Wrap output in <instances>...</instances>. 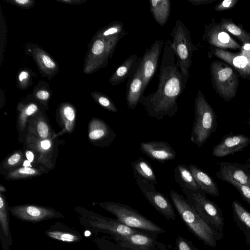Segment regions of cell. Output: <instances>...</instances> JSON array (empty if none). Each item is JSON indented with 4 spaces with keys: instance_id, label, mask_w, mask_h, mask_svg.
<instances>
[{
    "instance_id": "obj_1",
    "label": "cell",
    "mask_w": 250,
    "mask_h": 250,
    "mask_svg": "<svg viewBox=\"0 0 250 250\" xmlns=\"http://www.w3.org/2000/svg\"><path fill=\"white\" fill-rule=\"evenodd\" d=\"M171 42L167 40L164 46L157 90L143 96L140 103L149 116L158 120L165 117L171 118L176 114L177 99L186 88L187 83L177 64Z\"/></svg>"
},
{
    "instance_id": "obj_2",
    "label": "cell",
    "mask_w": 250,
    "mask_h": 250,
    "mask_svg": "<svg viewBox=\"0 0 250 250\" xmlns=\"http://www.w3.org/2000/svg\"><path fill=\"white\" fill-rule=\"evenodd\" d=\"M169 195L181 220L188 230L208 247L215 248L223 238V232L209 225L183 196L171 190Z\"/></svg>"
},
{
    "instance_id": "obj_3",
    "label": "cell",
    "mask_w": 250,
    "mask_h": 250,
    "mask_svg": "<svg viewBox=\"0 0 250 250\" xmlns=\"http://www.w3.org/2000/svg\"><path fill=\"white\" fill-rule=\"evenodd\" d=\"M217 125L215 112L207 101L204 94L198 90L194 102V121L190 140L198 147H201Z\"/></svg>"
},
{
    "instance_id": "obj_4",
    "label": "cell",
    "mask_w": 250,
    "mask_h": 250,
    "mask_svg": "<svg viewBox=\"0 0 250 250\" xmlns=\"http://www.w3.org/2000/svg\"><path fill=\"white\" fill-rule=\"evenodd\" d=\"M99 205L113 214L119 222L130 228L155 235L166 231L161 227L127 205L115 202H105L100 203Z\"/></svg>"
},
{
    "instance_id": "obj_5",
    "label": "cell",
    "mask_w": 250,
    "mask_h": 250,
    "mask_svg": "<svg viewBox=\"0 0 250 250\" xmlns=\"http://www.w3.org/2000/svg\"><path fill=\"white\" fill-rule=\"evenodd\" d=\"M170 35L172 38L170 46L177 57V64L188 82L192 53L196 47L192 42L190 31L180 19L176 21Z\"/></svg>"
},
{
    "instance_id": "obj_6",
    "label": "cell",
    "mask_w": 250,
    "mask_h": 250,
    "mask_svg": "<svg viewBox=\"0 0 250 250\" xmlns=\"http://www.w3.org/2000/svg\"><path fill=\"white\" fill-rule=\"evenodd\" d=\"M77 212L81 215L79 218L80 223L95 233L102 232L112 237H117L141 231L122 224L116 218H110L91 212Z\"/></svg>"
},
{
    "instance_id": "obj_7",
    "label": "cell",
    "mask_w": 250,
    "mask_h": 250,
    "mask_svg": "<svg viewBox=\"0 0 250 250\" xmlns=\"http://www.w3.org/2000/svg\"><path fill=\"white\" fill-rule=\"evenodd\" d=\"M210 72L213 87L220 97L229 102L237 93L239 80L233 68L219 61L212 62Z\"/></svg>"
},
{
    "instance_id": "obj_8",
    "label": "cell",
    "mask_w": 250,
    "mask_h": 250,
    "mask_svg": "<svg viewBox=\"0 0 250 250\" xmlns=\"http://www.w3.org/2000/svg\"><path fill=\"white\" fill-rule=\"evenodd\" d=\"M187 200L199 215L212 228L223 232L224 218L222 211L213 201L208 199L203 192L192 191Z\"/></svg>"
},
{
    "instance_id": "obj_9",
    "label": "cell",
    "mask_w": 250,
    "mask_h": 250,
    "mask_svg": "<svg viewBox=\"0 0 250 250\" xmlns=\"http://www.w3.org/2000/svg\"><path fill=\"white\" fill-rule=\"evenodd\" d=\"M137 184L149 204L167 220H175L176 214L174 207L163 194L157 191L154 185L137 177Z\"/></svg>"
},
{
    "instance_id": "obj_10",
    "label": "cell",
    "mask_w": 250,
    "mask_h": 250,
    "mask_svg": "<svg viewBox=\"0 0 250 250\" xmlns=\"http://www.w3.org/2000/svg\"><path fill=\"white\" fill-rule=\"evenodd\" d=\"M9 211L12 216L19 220L32 223L64 218L61 213L52 208L32 205L11 207Z\"/></svg>"
},
{
    "instance_id": "obj_11",
    "label": "cell",
    "mask_w": 250,
    "mask_h": 250,
    "mask_svg": "<svg viewBox=\"0 0 250 250\" xmlns=\"http://www.w3.org/2000/svg\"><path fill=\"white\" fill-rule=\"evenodd\" d=\"M155 235L141 231L128 236L111 238L128 250H167L166 245L158 241Z\"/></svg>"
},
{
    "instance_id": "obj_12",
    "label": "cell",
    "mask_w": 250,
    "mask_h": 250,
    "mask_svg": "<svg viewBox=\"0 0 250 250\" xmlns=\"http://www.w3.org/2000/svg\"><path fill=\"white\" fill-rule=\"evenodd\" d=\"M250 144V138L242 134L232 132L225 135L220 143L214 146L212 154L217 158H223L242 151Z\"/></svg>"
},
{
    "instance_id": "obj_13",
    "label": "cell",
    "mask_w": 250,
    "mask_h": 250,
    "mask_svg": "<svg viewBox=\"0 0 250 250\" xmlns=\"http://www.w3.org/2000/svg\"><path fill=\"white\" fill-rule=\"evenodd\" d=\"M203 40L217 48L241 49V45L220 26L219 23L205 25Z\"/></svg>"
},
{
    "instance_id": "obj_14",
    "label": "cell",
    "mask_w": 250,
    "mask_h": 250,
    "mask_svg": "<svg viewBox=\"0 0 250 250\" xmlns=\"http://www.w3.org/2000/svg\"><path fill=\"white\" fill-rule=\"evenodd\" d=\"M216 176L220 180L230 178L238 183L250 188V157L245 164L222 162Z\"/></svg>"
},
{
    "instance_id": "obj_15",
    "label": "cell",
    "mask_w": 250,
    "mask_h": 250,
    "mask_svg": "<svg viewBox=\"0 0 250 250\" xmlns=\"http://www.w3.org/2000/svg\"><path fill=\"white\" fill-rule=\"evenodd\" d=\"M164 45L162 39L156 40L146 50L141 58L140 65L143 77L144 91L156 72L159 57Z\"/></svg>"
},
{
    "instance_id": "obj_16",
    "label": "cell",
    "mask_w": 250,
    "mask_h": 250,
    "mask_svg": "<svg viewBox=\"0 0 250 250\" xmlns=\"http://www.w3.org/2000/svg\"><path fill=\"white\" fill-rule=\"evenodd\" d=\"M140 149L151 159L163 164L175 159L176 156L173 147L164 141L142 142Z\"/></svg>"
},
{
    "instance_id": "obj_17",
    "label": "cell",
    "mask_w": 250,
    "mask_h": 250,
    "mask_svg": "<svg viewBox=\"0 0 250 250\" xmlns=\"http://www.w3.org/2000/svg\"><path fill=\"white\" fill-rule=\"evenodd\" d=\"M210 52L232 66L243 79H250V66L247 59L241 54L233 53L224 49L212 48Z\"/></svg>"
},
{
    "instance_id": "obj_18",
    "label": "cell",
    "mask_w": 250,
    "mask_h": 250,
    "mask_svg": "<svg viewBox=\"0 0 250 250\" xmlns=\"http://www.w3.org/2000/svg\"><path fill=\"white\" fill-rule=\"evenodd\" d=\"M140 63L135 73L129 79L127 85L126 101L127 105L130 109H134L140 103L145 91L143 77Z\"/></svg>"
},
{
    "instance_id": "obj_19",
    "label": "cell",
    "mask_w": 250,
    "mask_h": 250,
    "mask_svg": "<svg viewBox=\"0 0 250 250\" xmlns=\"http://www.w3.org/2000/svg\"><path fill=\"white\" fill-rule=\"evenodd\" d=\"M44 234L50 239L67 243L80 242L83 239L82 235L78 231L59 222L50 225Z\"/></svg>"
},
{
    "instance_id": "obj_20",
    "label": "cell",
    "mask_w": 250,
    "mask_h": 250,
    "mask_svg": "<svg viewBox=\"0 0 250 250\" xmlns=\"http://www.w3.org/2000/svg\"><path fill=\"white\" fill-rule=\"evenodd\" d=\"M141 60L136 54L127 58L116 69L110 79L113 85L123 83L126 78H130L135 73Z\"/></svg>"
},
{
    "instance_id": "obj_21",
    "label": "cell",
    "mask_w": 250,
    "mask_h": 250,
    "mask_svg": "<svg viewBox=\"0 0 250 250\" xmlns=\"http://www.w3.org/2000/svg\"><path fill=\"white\" fill-rule=\"evenodd\" d=\"M188 168L202 192L213 196H220L217 185L211 177L195 165H189Z\"/></svg>"
},
{
    "instance_id": "obj_22",
    "label": "cell",
    "mask_w": 250,
    "mask_h": 250,
    "mask_svg": "<svg viewBox=\"0 0 250 250\" xmlns=\"http://www.w3.org/2000/svg\"><path fill=\"white\" fill-rule=\"evenodd\" d=\"M231 206L233 219L244 233L246 244L250 248V212L236 200L232 202Z\"/></svg>"
},
{
    "instance_id": "obj_23",
    "label": "cell",
    "mask_w": 250,
    "mask_h": 250,
    "mask_svg": "<svg viewBox=\"0 0 250 250\" xmlns=\"http://www.w3.org/2000/svg\"><path fill=\"white\" fill-rule=\"evenodd\" d=\"M9 213L4 200L0 197V239L3 250H9L13 240L9 227Z\"/></svg>"
},
{
    "instance_id": "obj_24",
    "label": "cell",
    "mask_w": 250,
    "mask_h": 250,
    "mask_svg": "<svg viewBox=\"0 0 250 250\" xmlns=\"http://www.w3.org/2000/svg\"><path fill=\"white\" fill-rule=\"evenodd\" d=\"M150 10L155 21L161 26L167 22L170 13L171 2L169 0L149 1Z\"/></svg>"
},
{
    "instance_id": "obj_25",
    "label": "cell",
    "mask_w": 250,
    "mask_h": 250,
    "mask_svg": "<svg viewBox=\"0 0 250 250\" xmlns=\"http://www.w3.org/2000/svg\"><path fill=\"white\" fill-rule=\"evenodd\" d=\"M174 177L181 187L194 191L201 190L187 166L183 164L177 166L174 170Z\"/></svg>"
},
{
    "instance_id": "obj_26",
    "label": "cell",
    "mask_w": 250,
    "mask_h": 250,
    "mask_svg": "<svg viewBox=\"0 0 250 250\" xmlns=\"http://www.w3.org/2000/svg\"><path fill=\"white\" fill-rule=\"evenodd\" d=\"M134 175L151 184H157V177L151 165L142 157L131 162Z\"/></svg>"
},
{
    "instance_id": "obj_27",
    "label": "cell",
    "mask_w": 250,
    "mask_h": 250,
    "mask_svg": "<svg viewBox=\"0 0 250 250\" xmlns=\"http://www.w3.org/2000/svg\"><path fill=\"white\" fill-rule=\"evenodd\" d=\"M219 24L224 30L237 37L244 44H250V33L236 25L231 20L222 19Z\"/></svg>"
},
{
    "instance_id": "obj_28",
    "label": "cell",
    "mask_w": 250,
    "mask_h": 250,
    "mask_svg": "<svg viewBox=\"0 0 250 250\" xmlns=\"http://www.w3.org/2000/svg\"><path fill=\"white\" fill-rule=\"evenodd\" d=\"M113 241L105 237L97 238L93 240L101 250H128L118 244L114 240Z\"/></svg>"
},
{
    "instance_id": "obj_29",
    "label": "cell",
    "mask_w": 250,
    "mask_h": 250,
    "mask_svg": "<svg viewBox=\"0 0 250 250\" xmlns=\"http://www.w3.org/2000/svg\"><path fill=\"white\" fill-rule=\"evenodd\" d=\"M232 185L240 193L243 199L250 206V188L241 185L230 178H225L222 180Z\"/></svg>"
},
{
    "instance_id": "obj_30",
    "label": "cell",
    "mask_w": 250,
    "mask_h": 250,
    "mask_svg": "<svg viewBox=\"0 0 250 250\" xmlns=\"http://www.w3.org/2000/svg\"><path fill=\"white\" fill-rule=\"evenodd\" d=\"M176 250H199L192 241L178 236L175 240Z\"/></svg>"
},
{
    "instance_id": "obj_31",
    "label": "cell",
    "mask_w": 250,
    "mask_h": 250,
    "mask_svg": "<svg viewBox=\"0 0 250 250\" xmlns=\"http://www.w3.org/2000/svg\"><path fill=\"white\" fill-rule=\"evenodd\" d=\"M108 131L107 127L102 125L101 128L92 130L89 134V137L92 140H97L106 136Z\"/></svg>"
},
{
    "instance_id": "obj_32",
    "label": "cell",
    "mask_w": 250,
    "mask_h": 250,
    "mask_svg": "<svg viewBox=\"0 0 250 250\" xmlns=\"http://www.w3.org/2000/svg\"><path fill=\"white\" fill-rule=\"evenodd\" d=\"M237 0H225L218 3L215 7L216 11H222L233 7L238 2Z\"/></svg>"
},
{
    "instance_id": "obj_33",
    "label": "cell",
    "mask_w": 250,
    "mask_h": 250,
    "mask_svg": "<svg viewBox=\"0 0 250 250\" xmlns=\"http://www.w3.org/2000/svg\"><path fill=\"white\" fill-rule=\"evenodd\" d=\"M105 48L106 42H105L102 40H97L93 45L92 52L96 55H101L104 52Z\"/></svg>"
},
{
    "instance_id": "obj_34",
    "label": "cell",
    "mask_w": 250,
    "mask_h": 250,
    "mask_svg": "<svg viewBox=\"0 0 250 250\" xmlns=\"http://www.w3.org/2000/svg\"><path fill=\"white\" fill-rule=\"evenodd\" d=\"M98 102L104 107L107 108L111 111L117 112L118 109L112 103V102L107 97L104 96H101L99 97Z\"/></svg>"
},
{
    "instance_id": "obj_35",
    "label": "cell",
    "mask_w": 250,
    "mask_h": 250,
    "mask_svg": "<svg viewBox=\"0 0 250 250\" xmlns=\"http://www.w3.org/2000/svg\"><path fill=\"white\" fill-rule=\"evenodd\" d=\"M38 131L41 138H46L48 133V128L47 125L42 122L39 123L38 125Z\"/></svg>"
},
{
    "instance_id": "obj_36",
    "label": "cell",
    "mask_w": 250,
    "mask_h": 250,
    "mask_svg": "<svg viewBox=\"0 0 250 250\" xmlns=\"http://www.w3.org/2000/svg\"><path fill=\"white\" fill-rule=\"evenodd\" d=\"M240 54L244 56L247 60L250 66V44H244L241 48Z\"/></svg>"
},
{
    "instance_id": "obj_37",
    "label": "cell",
    "mask_w": 250,
    "mask_h": 250,
    "mask_svg": "<svg viewBox=\"0 0 250 250\" xmlns=\"http://www.w3.org/2000/svg\"><path fill=\"white\" fill-rule=\"evenodd\" d=\"M63 114L69 121H73L75 118L74 111L70 106H66L64 108Z\"/></svg>"
},
{
    "instance_id": "obj_38",
    "label": "cell",
    "mask_w": 250,
    "mask_h": 250,
    "mask_svg": "<svg viewBox=\"0 0 250 250\" xmlns=\"http://www.w3.org/2000/svg\"><path fill=\"white\" fill-rule=\"evenodd\" d=\"M42 60L44 65L48 68H53L56 66L54 62L47 55H43L42 57Z\"/></svg>"
},
{
    "instance_id": "obj_39",
    "label": "cell",
    "mask_w": 250,
    "mask_h": 250,
    "mask_svg": "<svg viewBox=\"0 0 250 250\" xmlns=\"http://www.w3.org/2000/svg\"><path fill=\"white\" fill-rule=\"evenodd\" d=\"M215 0H188V1L194 5H199L210 3Z\"/></svg>"
},
{
    "instance_id": "obj_40",
    "label": "cell",
    "mask_w": 250,
    "mask_h": 250,
    "mask_svg": "<svg viewBox=\"0 0 250 250\" xmlns=\"http://www.w3.org/2000/svg\"><path fill=\"white\" fill-rule=\"evenodd\" d=\"M21 158L20 154L16 153L12 155L8 160V163L10 165H13L17 163Z\"/></svg>"
},
{
    "instance_id": "obj_41",
    "label": "cell",
    "mask_w": 250,
    "mask_h": 250,
    "mask_svg": "<svg viewBox=\"0 0 250 250\" xmlns=\"http://www.w3.org/2000/svg\"><path fill=\"white\" fill-rule=\"evenodd\" d=\"M19 172L21 174H34L36 173L35 169L28 167L21 168L19 169Z\"/></svg>"
},
{
    "instance_id": "obj_42",
    "label": "cell",
    "mask_w": 250,
    "mask_h": 250,
    "mask_svg": "<svg viewBox=\"0 0 250 250\" xmlns=\"http://www.w3.org/2000/svg\"><path fill=\"white\" fill-rule=\"evenodd\" d=\"M37 96L40 99L46 100L48 98L49 94L45 90H41L37 93Z\"/></svg>"
},
{
    "instance_id": "obj_43",
    "label": "cell",
    "mask_w": 250,
    "mask_h": 250,
    "mask_svg": "<svg viewBox=\"0 0 250 250\" xmlns=\"http://www.w3.org/2000/svg\"><path fill=\"white\" fill-rule=\"evenodd\" d=\"M37 109V106L34 104H31L26 108L25 113L27 115H30L34 113Z\"/></svg>"
},
{
    "instance_id": "obj_44",
    "label": "cell",
    "mask_w": 250,
    "mask_h": 250,
    "mask_svg": "<svg viewBox=\"0 0 250 250\" xmlns=\"http://www.w3.org/2000/svg\"><path fill=\"white\" fill-rule=\"evenodd\" d=\"M28 74L27 72L23 71H21L19 76V80L20 81L22 82L23 80L28 78Z\"/></svg>"
},
{
    "instance_id": "obj_45",
    "label": "cell",
    "mask_w": 250,
    "mask_h": 250,
    "mask_svg": "<svg viewBox=\"0 0 250 250\" xmlns=\"http://www.w3.org/2000/svg\"><path fill=\"white\" fill-rule=\"evenodd\" d=\"M41 146L44 149H47L50 147V143L48 140H44L41 142Z\"/></svg>"
},
{
    "instance_id": "obj_46",
    "label": "cell",
    "mask_w": 250,
    "mask_h": 250,
    "mask_svg": "<svg viewBox=\"0 0 250 250\" xmlns=\"http://www.w3.org/2000/svg\"><path fill=\"white\" fill-rule=\"evenodd\" d=\"M26 156L27 160H28L29 162H31L33 161L34 159V154L31 151H27L26 153Z\"/></svg>"
},
{
    "instance_id": "obj_47",
    "label": "cell",
    "mask_w": 250,
    "mask_h": 250,
    "mask_svg": "<svg viewBox=\"0 0 250 250\" xmlns=\"http://www.w3.org/2000/svg\"><path fill=\"white\" fill-rule=\"evenodd\" d=\"M15 2L21 5H25L29 3L30 1L28 0H15Z\"/></svg>"
},
{
    "instance_id": "obj_48",
    "label": "cell",
    "mask_w": 250,
    "mask_h": 250,
    "mask_svg": "<svg viewBox=\"0 0 250 250\" xmlns=\"http://www.w3.org/2000/svg\"><path fill=\"white\" fill-rule=\"evenodd\" d=\"M23 166L25 167H28L30 166V162H29L28 160H25L24 161L23 163Z\"/></svg>"
},
{
    "instance_id": "obj_49",
    "label": "cell",
    "mask_w": 250,
    "mask_h": 250,
    "mask_svg": "<svg viewBox=\"0 0 250 250\" xmlns=\"http://www.w3.org/2000/svg\"><path fill=\"white\" fill-rule=\"evenodd\" d=\"M249 119H248V124L249 125V127L250 128V109L249 110Z\"/></svg>"
}]
</instances>
